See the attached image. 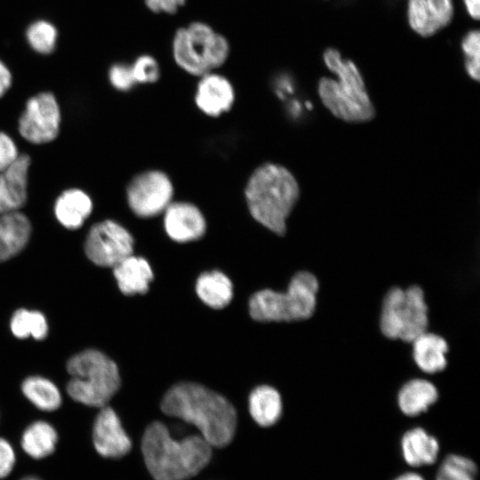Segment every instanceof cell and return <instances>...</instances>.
Segmentation results:
<instances>
[{"mask_svg": "<svg viewBox=\"0 0 480 480\" xmlns=\"http://www.w3.org/2000/svg\"><path fill=\"white\" fill-rule=\"evenodd\" d=\"M162 411L194 425L201 436L214 447L228 444L236 433V412L221 395L193 382L172 387L161 403Z\"/></svg>", "mask_w": 480, "mask_h": 480, "instance_id": "6da1fadb", "label": "cell"}, {"mask_svg": "<svg viewBox=\"0 0 480 480\" xmlns=\"http://www.w3.org/2000/svg\"><path fill=\"white\" fill-rule=\"evenodd\" d=\"M141 451L155 480H187L200 472L212 456V446L201 436L177 440L159 421L146 428Z\"/></svg>", "mask_w": 480, "mask_h": 480, "instance_id": "7a4b0ae2", "label": "cell"}, {"mask_svg": "<svg viewBox=\"0 0 480 480\" xmlns=\"http://www.w3.org/2000/svg\"><path fill=\"white\" fill-rule=\"evenodd\" d=\"M322 59L325 68L336 76H322L317 82V93L324 107L345 122L372 120L375 108L356 64L332 46L324 50Z\"/></svg>", "mask_w": 480, "mask_h": 480, "instance_id": "3957f363", "label": "cell"}, {"mask_svg": "<svg viewBox=\"0 0 480 480\" xmlns=\"http://www.w3.org/2000/svg\"><path fill=\"white\" fill-rule=\"evenodd\" d=\"M300 196L299 184L285 167L266 163L253 171L245 188L252 218L278 236L286 233V220Z\"/></svg>", "mask_w": 480, "mask_h": 480, "instance_id": "277c9868", "label": "cell"}, {"mask_svg": "<svg viewBox=\"0 0 480 480\" xmlns=\"http://www.w3.org/2000/svg\"><path fill=\"white\" fill-rule=\"evenodd\" d=\"M176 65L189 75L201 76L221 67L230 54L225 36L204 21H192L179 28L171 43Z\"/></svg>", "mask_w": 480, "mask_h": 480, "instance_id": "5b68a950", "label": "cell"}, {"mask_svg": "<svg viewBox=\"0 0 480 480\" xmlns=\"http://www.w3.org/2000/svg\"><path fill=\"white\" fill-rule=\"evenodd\" d=\"M71 379L67 391L75 401L88 406L103 407L120 387L116 363L96 349L84 350L67 364Z\"/></svg>", "mask_w": 480, "mask_h": 480, "instance_id": "8992f818", "label": "cell"}, {"mask_svg": "<svg viewBox=\"0 0 480 480\" xmlns=\"http://www.w3.org/2000/svg\"><path fill=\"white\" fill-rule=\"evenodd\" d=\"M318 281L308 272L293 276L285 292L265 289L249 301L251 316L261 322H290L310 317L316 309Z\"/></svg>", "mask_w": 480, "mask_h": 480, "instance_id": "52a82bcc", "label": "cell"}, {"mask_svg": "<svg viewBox=\"0 0 480 480\" xmlns=\"http://www.w3.org/2000/svg\"><path fill=\"white\" fill-rule=\"evenodd\" d=\"M428 324V307L419 286L388 292L380 314V330L386 337L412 342L427 331Z\"/></svg>", "mask_w": 480, "mask_h": 480, "instance_id": "ba28073f", "label": "cell"}, {"mask_svg": "<svg viewBox=\"0 0 480 480\" xmlns=\"http://www.w3.org/2000/svg\"><path fill=\"white\" fill-rule=\"evenodd\" d=\"M133 244L132 234L124 226L106 220L91 228L84 242V251L94 264L114 268L132 254Z\"/></svg>", "mask_w": 480, "mask_h": 480, "instance_id": "9c48e42d", "label": "cell"}, {"mask_svg": "<svg viewBox=\"0 0 480 480\" xmlns=\"http://www.w3.org/2000/svg\"><path fill=\"white\" fill-rule=\"evenodd\" d=\"M126 196L134 214L140 218H150L163 213L172 202L173 186L164 172L147 171L131 180Z\"/></svg>", "mask_w": 480, "mask_h": 480, "instance_id": "30bf717a", "label": "cell"}, {"mask_svg": "<svg viewBox=\"0 0 480 480\" xmlns=\"http://www.w3.org/2000/svg\"><path fill=\"white\" fill-rule=\"evenodd\" d=\"M60 111L54 95L41 92L30 98L19 120V132L28 141L47 143L59 134Z\"/></svg>", "mask_w": 480, "mask_h": 480, "instance_id": "8fae6325", "label": "cell"}, {"mask_svg": "<svg viewBox=\"0 0 480 480\" xmlns=\"http://www.w3.org/2000/svg\"><path fill=\"white\" fill-rule=\"evenodd\" d=\"M164 213V228L173 241L187 243L201 238L206 230L202 212L188 202H172Z\"/></svg>", "mask_w": 480, "mask_h": 480, "instance_id": "7c38bea8", "label": "cell"}, {"mask_svg": "<svg viewBox=\"0 0 480 480\" xmlns=\"http://www.w3.org/2000/svg\"><path fill=\"white\" fill-rule=\"evenodd\" d=\"M92 440L98 453L106 458L123 457L132 447L118 416L112 408L106 405L101 407L95 419Z\"/></svg>", "mask_w": 480, "mask_h": 480, "instance_id": "4fadbf2b", "label": "cell"}, {"mask_svg": "<svg viewBox=\"0 0 480 480\" xmlns=\"http://www.w3.org/2000/svg\"><path fill=\"white\" fill-rule=\"evenodd\" d=\"M199 77L195 96L197 108L210 116L228 112L235 100L231 82L214 71Z\"/></svg>", "mask_w": 480, "mask_h": 480, "instance_id": "5bb4252c", "label": "cell"}, {"mask_svg": "<svg viewBox=\"0 0 480 480\" xmlns=\"http://www.w3.org/2000/svg\"><path fill=\"white\" fill-rule=\"evenodd\" d=\"M29 165V156L22 154L0 172V213L17 212L25 204Z\"/></svg>", "mask_w": 480, "mask_h": 480, "instance_id": "9a60e30c", "label": "cell"}, {"mask_svg": "<svg viewBox=\"0 0 480 480\" xmlns=\"http://www.w3.org/2000/svg\"><path fill=\"white\" fill-rule=\"evenodd\" d=\"M437 439L422 428L406 431L401 439V452L405 463L412 468L436 463L439 454Z\"/></svg>", "mask_w": 480, "mask_h": 480, "instance_id": "2e32d148", "label": "cell"}, {"mask_svg": "<svg viewBox=\"0 0 480 480\" xmlns=\"http://www.w3.org/2000/svg\"><path fill=\"white\" fill-rule=\"evenodd\" d=\"M31 235V224L26 215L11 212L0 213V262L21 252Z\"/></svg>", "mask_w": 480, "mask_h": 480, "instance_id": "e0dca14e", "label": "cell"}, {"mask_svg": "<svg viewBox=\"0 0 480 480\" xmlns=\"http://www.w3.org/2000/svg\"><path fill=\"white\" fill-rule=\"evenodd\" d=\"M113 269L118 287L125 295L146 293L154 277L147 260L132 254L116 265Z\"/></svg>", "mask_w": 480, "mask_h": 480, "instance_id": "ac0fdd59", "label": "cell"}, {"mask_svg": "<svg viewBox=\"0 0 480 480\" xmlns=\"http://www.w3.org/2000/svg\"><path fill=\"white\" fill-rule=\"evenodd\" d=\"M412 343L414 362L421 371L436 373L445 368L448 345L444 338L426 331Z\"/></svg>", "mask_w": 480, "mask_h": 480, "instance_id": "d6986e66", "label": "cell"}, {"mask_svg": "<svg viewBox=\"0 0 480 480\" xmlns=\"http://www.w3.org/2000/svg\"><path fill=\"white\" fill-rule=\"evenodd\" d=\"M92 210V199L85 192L77 188L64 191L54 204L57 220L68 229L79 228L89 217Z\"/></svg>", "mask_w": 480, "mask_h": 480, "instance_id": "ffe728a7", "label": "cell"}, {"mask_svg": "<svg viewBox=\"0 0 480 480\" xmlns=\"http://www.w3.org/2000/svg\"><path fill=\"white\" fill-rule=\"evenodd\" d=\"M438 397L436 388L428 380L413 379L400 389L397 403L402 412L407 416H417L426 412Z\"/></svg>", "mask_w": 480, "mask_h": 480, "instance_id": "44dd1931", "label": "cell"}, {"mask_svg": "<svg viewBox=\"0 0 480 480\" xmlns=\"http://www.w3.org/2000/svg\"><path fill=\"white\" fill-rule=\"evenodd\" d=\"M196 290L201 300L213 308L226 307L233 296L231 281L218 270L203 273L197 278Z\"/></svg>", "mask_w": 480, "mask_h": 480, "instance_id": "7402d4cb", "label": "cell"}, {"mask_svg": "<svg viewBox=\"0 0 480 480\" xmlns=\"http://www.w3.org/2000/svg\"><path fill=\"white\" fill-rule=\"evenodd\" d=\"M280 394L269 386L256 388L249 397V411L252 419L262 427L274 425L282 414Z\"/></svg>", "mask_w": 480, "mask_h": 480, "instance_id": "603a6c76", "label": "cell"}, {"mask_svg": "<svg viewBox=\"0 0 480 480\" xmlns=\"http://www.w3.org/2000/svg\"><path fill=\"white\" fill-rule=\"evenodd\" d=\"M58 440L54 428L45 421H36L27 428L21 446L30 457L42 459L52 454Z\"/></svg>", "mask_w": 480, "mask_h": 480, "instance_id": "cb8c5ba5", "label": "cell"}, {"mask_svg": "<svg viewBox=\"0 0 480 480\" xmlns=\"http://www.w3.org/2000/svg\"><path fill=\"white\" fill-rule=\"evenodd\" d=\"M24 396L38 409L52 412L58 409L61 404V396L51 380L33 376L27 378L21 386Z\"/></svg>", "mask_w": 480, "mask_h": 480, "instance_id": "d4e9b609", "label": "cell"}, {"mask_svg": "<svg viewBox=\"0 0 480 480\" xmlns=\"http://www.w3.org/2000/svg\"><path fill=\"white\" fill-rule=\"evenodd\" d=\"M11 330L13 335L20 339L32 336L36 340H43L47 335L48 324L42 313L22 308L13 314Z\"/></svg>", "mask_w": 480, "mask_h": 480, "instance_id": "484cf974", "label": "cell"}, {"mask_svg": "<svg viewBox=\"0 0 480 480\" xmlns=\"http://www.w3.org/2000/svg\"><path fill=\"white\" fill-rule=\"evenodd\" d=\"M406 20L410 28L423 38L431 37L441 30L426 0H406Z\"/></svg>", "mask_w": 480, "mask_h": 480, "instance_id": "4316f807", "label": "cell"}, {"mask_svg": "<svg viewBox=\"0 0 480 480\" xmlns=\"http://www.w3.org/2000/svg\"><path fill=\"white\" fill-rule=\"evenodd\" d=\"M477 466L464 455H447L437 469L435 480H476Z\"/></svg>", "mask_w": 480, "mask_h": 480, "instance_id": "83f0119b", "label": "cell"}, {"mask_svg": "<svg viewBox=\"0 0 480 480\" xmlns=\"http://www.w3.org/2000/svg\"><path fill=\"white\" fill-rule=\"evenodd\" d=\"M464 69L473 81L480 80V32L478 28L468 30L460 44Z\"/></svg>", "mask_w": 480, "mask_h": 480, "instance_id": "f1b7e54d", "label": "cell"}, {"mask_svg": "<svg viewBox=\"0 0 480 480\" xmlns=\"http://www.w3.org/2000/svg\"><path fill=\"white\" fill-rule=\"evenodd\" d=\"M56 28L46 20L33 22L27 29L26 37L36 52L47 54L53 51L57 40Z\"/></svg>", "mask_w": 480, "mask_h": 480, "instance_id": "f546056e", "label": "cell"}, {"mask_svg": "<svg viewBox=\"0 0 480 480\" xmlns=\"http://www.w3.org/2000/svg\"><path fill=\"white\" fill-rule=\"evenodd\" d=\"M131 67L137 84H153L160 78V65L150 54L138 56Z\"/></svg>", "mask_w": 480, "mask_h": 480, "instance_id": "4dcf8cb0", "label": "cell"}, {"mask_svg": "<svg viewBox=\"0 0 480 480\" xmlns=\"http://www.w3.org/2000/svg\"><path fill=\"white\" fill-rule=\"evenodd\" d=\"M426 2L440 29L451 25L455 15L454 0H426Z\"/></svg>", "mask_w": 480, "mask_h": 480, "instance_id": "1f68e13d", "label": "cell"}, {"mask_svg": "<svg viewBox=\"0 0 480 480\" xmlns=\"http://www.w3.org/2000/svg\"><path fill=\"white\" fill-rule=\"evenodd\" d=\"M108 78L112 86L121 92L130 91L136 85L131 65L116 63L108 71Z\"/></svg>", "mask_w": 480, "mask_h": 480, "instance_id": "d6a6232c", "label": "cell"}, {"mask_svg": "<svg viewBox=\"0 0 480 480\" xmlns=\"http://www.w3.org/2000/svg\"><path fill=\"white\" fill-rule=\"evenodd\" d=\"M19 156L14 141L0 132V172L9 167Z\"/></svg>", "mask_w": 480, "mask_h": 480, "instance_id": "836d02e7", "label": "cell"}, {"mask_svg": "<svg viewBox=\"0 0 480 480\" xmlns=\"http://www.w3.org/2000/svg\"><path fill=\"white\" fill-rule=\"evenodd\" d=\"M187 0H144L146 7L156 14H175L186 4Z\"/></svg>", "mask_w": 480, "mask_h": 480, "instance_id": "e575fe53", "label": "cell"}, {"mask_svg": "<svg viewBox=\"0 0 480 480\" xmlns=\"http://www.w3.org/2000/svg\"><path fill=\"white\" fill-rule=\"evenodd\" d=\"M14 463L15 453L12 445L0 438V478L6 477L12 472Z\"/></svg>", "mask_w": 480, "mask_h": 480, "instance_id": "d590c367", "label": "cell"}, {"mask_svg": "<svg viewBox=\"0 0 480 480\" xmlns=\"http://www.w3.org/2000/svg\"><path fill=\"white\" fill-rule=\"evenodd\" d=\"M467 15L473 20L480 19V0H461Z\"/></svg>", "mask_w": 480, "mask_h": 480, "instance_id": "8d00e7d4", "label": "cell"}, {"mask_svg": "<svg viewBox=\"0 0 480 480\" xmlns=\"http://www.w3.org/2000/svg\"><path fill=\"white\" fill-rule=\"evenodd\" d=\"M12 84V75L8 68L0 60V98Z\"/></svg>", "mask_w": 480, "mask_h": 480, "instance_id": "74e56055", "label": "cell"}, {"mask_svg": "<svg viewBox=\"0 0 480 480\" xmlns=\"http://www.w3.org/2000/svg\"><path fill=\"white\" fill-rule=\"evenodd\" d=\"M275 85L277 93L282 97L284 93L292 92L293 91L292 80L287 75H280L276 77Z\"/></svg>", "mask_w": 480, "mask_h": 480, "instance_id": "f35d334b", "label": "cell"}, {"mask_svg": "<svg viewBox=\"0 0 480 480\" xmlns=\"http://www.w3.org/2000/svg\"><path fill=\"white\" fill-rule=\"evenodd\" d=\"M394 480H425V479L420 474L417 472H413V471H409V472H405L399 475Z\"/></svg>", "mask_w": 480, "mask_h": 480, "instance_id": "ab89813d", "label": "cell"}, {"mask_svg": "<svg viewBox=\"0 0 480 480\" xmlns=\"http://www.w3.org/2000/svg\"><path fill=\"white\" fill-rule=\"evenodd\" d=\"M21 480H41V479H39L38 477H36V476H26V477L22 478Z\"/></svg>", "mask_w": 480, "mask_h": 480, "instance_id": "60d3db41", "label": "cell"}]
</instances>
